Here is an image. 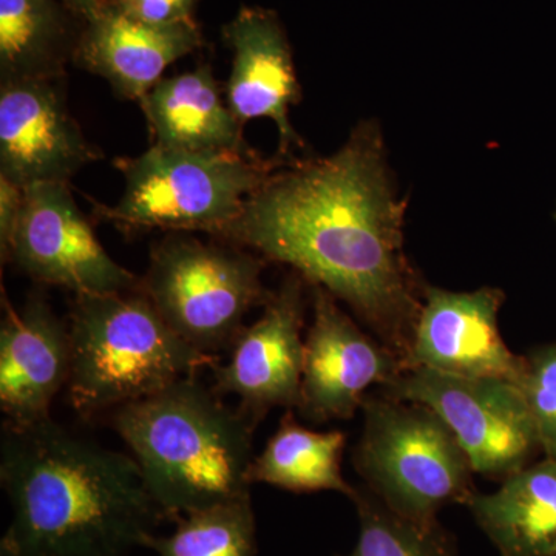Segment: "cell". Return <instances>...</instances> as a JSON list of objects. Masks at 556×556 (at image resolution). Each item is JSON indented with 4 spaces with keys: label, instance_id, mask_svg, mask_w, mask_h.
I'll return each instance as SVG.
<instances>
[{
    "label": "cell",
    "instance_id": "cell-1",
    "mask_svg": "<svg viewBox=\"0 0 556 556\" xmlns=\"http://www.w3.org/2000/svg\"><path fill=\"white\" fill-rule=\"evenodd\" d=\"M404 219L379 126L362 123L331 156L274 172L212 236L327 289L407 367L427 283L405 255Z\"/></svg>",
    "mask_w": 556,
    "mask_h": 556
},
{
    "label": "cell",
    "instance_id": "cell-2",
    "mask_svg": "<svg viewBox=\"0 0 556 556\" xmlns=\"http://www.w3.org/2000/svg\"><path fill=\"white\" fill-rule=\"evenodd\" d=\"M0 482L13 508L0 556H130L166 521L134 456L51 416L3 424Z\"/></svg>",
    "mask_w": 556,
    "mask_h": 556
},
{
    "label": "cell",
    "instance_id": "cell-3",
    "mask_svg": "<svg viewBox=\"0 0 556 556\" xmlns=\"http://www.w3.org/2000/svg\"><path fill=\"white\" fill-rule=\"evenodd\" d=\"M258 424L244 409L230 408L195 376L112 412V427L172 522L251 496L249 471Z\"/></svg>",
    "mask_w": 556,
    "mask_h": 556
},
{
    "label": "cell",
    "instance_id": "cell-4",
    "mask_svg": "<svg viewBox=\"0 0 556 556\" xmlns=\"http://www.w3.org/2000/svg\"><path fill=\"white\" fill-rule=\"evenodd\" d=\"M68 332V401L84 417L152 396L212 368L217 358L179 338L141 285L126 292L76 295Z\"/></svg>",
    "mask_w": 556,
    "mask_h": 556
},
{
    "label": "cell",
    "instance_id": "cell-5",
    "mask_svg": "<svg viewBox=\"0 0 556 556\" xmlns=\"http://www.w3.org/2000/svg\"><path fill=\"white\" fill-rule=\"evenodd\" d=\"M257 153L186 152L152 146L135 159H119L126 179L116 206L94 203L98 217L127 229L215 233L233 222L244 203L285 164Z\"/></svg>",
    "mask_w": 556,
    "mask_h": 556
},
{
    "label": "cell",
    "instance_id": "cell-6",
    "mask_svg": "<svg viewBox=\"0 0 556 556\" xmlns=\"http://www.w3.org/2000/svg\"><path fill=\"white\" fill-rule=\"evenodd\" d=\"M364 433L353 463L388 508L437 525L448 504L473 495V468L447 424L426 405L379 393L365 399Z\"/></svg>",
    "mask_w": 556,
    "mask_h": 556
},
{
    "label": "cell",
    "instance_id": "cell-7",
    "mask_svg": "<svg viewBox=\"0 0 556 556\" xmlns=\"http://www.w3.org/2000/svg\"><path fill=\"white\" fill-rule=\"evenodd\" d=\"M263 268L251 252L172 232L153 247L141 288L179 338L217 357L240 334L249 311L273 294L263 287Z\"/></svg>",
    "mask_w": 556,
    "mask_h": 556
},
{
    "label": "cell",
    "instance_id": "cell-8",
    "mask_svg": "<svg viewBox=\"0 0 556 556\" xmlns=\"http://www.w3.org/2000/svg\"><path fill=\"white\" fill-rule=\"evenodd\" d=\"M380 393L433 409L455 434L475 473L482 477L504 481L530 466L541 450L525 394L508 380L413 368Z\"/></svg>",
    "mask_w": 556,
    "mask_h": 556
},
{
    "label": "cell",
    "instance_id": "cell-9",
    "mask_svg": "<svg viewBox=\"0 0 556 556\" xmlns=\"http://www.w3.org/2000/svg\"><path fill=\"white\" fill-rule=\"evenodd\" d=\"M9 263L38 283L70 289L76 295L113 294L141 285L110 257L68 185L60 182L25 188Z\"/></svg>",
    "mask_w": 556,
    "mask_h": 556
},
{
    "label": "cell",
    "instance_id": "cell-10",
    "mask_svg": "<svg viewBox=\"0 0 556 556\" xmlns=\"http://www.w3.org/2000/svg\"><path fill=\"white\" fill-rule=\"evenodd\" d=\"M407 371L402 358L365 334L338 299L313 287V324L305 339L299 412L311 422L351 419L372 386L388 387Z\"/></svg>",
    "mask_w": 556,
    "mask_h": 556
},
{
    "label": "cell",
    "instance_id": "cell-11",
    "mask_svg": "<svg viewBox=\"0 0 556 556\" xmlns=\"http://www.w3.org/2000/svg\"><path fill=\"white\" fill-rule=\"evenodd\" d=\"M303 278L291 274L265 303L255 324L243 327L230 345L228 364L212 365L219 396L240 399V408L258 422L270 409L299 407L305 340Z\"/></svg>",
    "mask_w": 556,
    "mask_h": 556
},
{
    "label": "cell",
    "instance_id": "cell-12",
    "mask_svg": "<svg viewBox=\"0 0 556 556\" xmlns=\"http://www.w3.org/2000/svg\"><path fill=\"white\" fill-rule=\"evenodd\" d=\"M62 80L0 83V175L21 188L68 185L102 156L70 113Z\"/></svg>",
    "mask_w": 556,
    "mask_h": 556
},
{
    "label": "cell",
    "instance_id": "cell-13",
    "mask_svg": "<svg viewBox=\"0 0 556 556\" xmlns=\"http://www.w3.org/2000/svg\"><path fill=\"white\" fill-rule=\"evenodd\" d=\"M504 292L481 288L453 292L426 285L409 348L407 371L426 368L471 379L521 386L526 357L511 353L497 327Z\"/></svg>",
    "mask_w": 556,
    "mask_h": 556
},
{
    "label": "cell",
    "instance_id": "cell-14",
    "mask_svg": "<svg viewBox=\"0 0 556 556\" xmlns=\"http://www.w3.org/2000/svg\"><path fill=\"white\" fill-rule=\"evenodd\" d=\"M232 50V70L226 84V104L241 124L269 118L276 123L278 159L295 161L292 153L303 141L289 119V110L302 100L291 47L273 11L241 7L223 27Z\"/></svg>",
    "mask_w": 556,
    "mask_h": 556
},
{
    "label": "cell",
    "instance_id": "cell-15",
    "mask_svg": "<svg viewBox=\"0 0 556 556\" xmlns=\"http://www.w3.org/2000/svg\"><path fill=\"white\" fill-rule=\"evenodd\" d=\"M0 327V407L7 422H38L50 415L54 397L67 387L72 346L68 325L42 294L21 308L7 300Z\"/></svg>",
    "mask_w": 556,
    "mask_h": 556
},
{
    "label": "cell",
    "instance_id": "cell-16",
    "mask_svg": "<svg viewBox=\"0 0 556 556\" xmlns=\"http://www.w3.org/2000/svg\"><path fill=\"white\" fill-rule=\"evenodd\" d=\"M203 46L195 21L160 27L130 20L109 2L84 22L73 64L108 80L116 97L141 101L170 64Z\"/></svg>",
    "mask_w": 556,
    "mask_h": 556
},
{
    "label": "cell",
    "instance_id": "cell-17",
    "mask_svg": "<svg viewBox=\"0 0 556 556\" xmlns=\"http://www.w3.org/2000/svg\"><path fill=\"white\" fill-rule=\"evenodd\" d=\"M139 104L152 146L186 152L257 153L244 141L243 124L222 100L208 65L161 79Z\"/></svg>",
    "mask_w": 556,
    "mask_h": 556
},
{
    "label": "cell",
    "instance_id": "cell-18",
    "mask_svg": "<svg viewBox=\"0 0 556 556\" xmlns=\"http://www.w3.org/2000/svg\"><path fill=\"white\" fill-rule=\"evenodd\" d=\"M464 506L501 555L556 556V459L522 468L496 492H475Z\"/></svg>",
    "mask_w": 556,
    "mask_h": 556
},
{
    "label": "cell",
    "instance_id": "cell-19",
    "mask_svg": "<svg viewBox=\"0 0 556 556\" xmlns=\"http://www.w3.org/2000/svg\"><path fill=\"white\" fill-rule=\"evenodd\" d=\"M83 27L62 0H0V83L64 78Z\"/></svg>",
    "mask_w": 556,
    "mask_h": 556
},
{
    "label": "cell",
    "instance_id": "cell-20",
    "mask_svg": "<svg viewBox=\"0 0 556 556\" xmlns=\"http://www.w3.org/2000/svg\"><path fill=\"white\" fill-rule=\"evenodd\" d=\"M345 445L343 431L309 430L299 426L288 409L266 447L254 457L249 481L294 493L331 490L353 500L357 489L342 473Z\"/></svg>",
    "mask_w": 556,
    "mask_h": 556
},
{
    "label": "cell",
    "instance_id": "cell-21",
    "mask_svg": "<svg viewBox=\"0 0 556 556\" xmlns=\"http://www.w3.org/2000/svg\"><path fill=\"white\" fill-rule=\"evenodd\" d=\"M167 536L153 535L148 548L159 556H255L257 522L251 496L203 508L179 518Z\"/></svg>",
    "mask_w": 556,
    "mask_h": 556
},
{
    "label": "cell",
    "instance_id": "cell-22",
    "mask_svg": "<svg viewBox=\"0 0 556 556\" xmlns=\"http://www.w3.org/2000/svg\"><path fill=\"white\" fill-rule=\"evenodd\" d=\"M358 538L346 556H457L455 541L439 525L420 526L394 514L371 490L357 489Z\"/></svg>",
    "mask_w": 556,
    "mask_h": 556
},
{
    "label": "cell",
    "instance_id": "cell-23",
    "mask_svg": "<svg viewBox=\"0 0 556 556\" xmlns=\"http://www.w3.org/2000/svg\"><path fill=\"white\" fill-rule=\"evenodd\" d=\"M519 388L535 424L541 452L556 459V343L536 348L526 356Z\"/></svg>",
    "mask_w": 556,
    "mask_h": 556
},
{
    "label": "cell",
    "instance_id": "cell-24",
    "mask_svg": "<svg viewBox=\"0 0 556 556\" xmlns=\"http://www.w3.org/2000/svg\"><path fill=\"white\" fill-rule=\"evenodd\" d=\"M197 3L199 0H110V7L124 16L160 27L195 21Z\"/></svg>",
    "mask_w": 556,
    "mask_h": 556
},
{
    "label": "cell",
    "instance_id": "cell-25",
    "mask_svg": "<svg viewBox=\"0 0 556 556\" xmlns=\"http://www.w3.org/2000/svg\"><path fill=\"white\" fill-rule=\"evenodd\" d=\"M25 189L0 175V255L9 263L11 244L24 211Z\"/></svg>",
    "mask_w": 556,
    "mask_h": 556
},
{
    "label": "cell",
    "instance_id": "cell-26",
    "mask_svg": "<svg viewBox=\"0 0 556 556\" xmlns=\"http://www.w3.org/2000/svg\"><path fill=\"white\" fill-rule=\"evenodd\" d=\"M70 11L83 22H89L100 16L108 9L110 0H62Z\"/></svg>",
    "mask_w": 556,
    "mask_h": 556
},
{
    "label": "cell",
    "instance_id": "cell-27",
    "mask_svg": "<svg viewBox=\"0 0 556 556\" xmlns=\"http://www.w3.org/2000/svg\"><path fill=\"white\" fill-rule=\"evenodd\" d=\"M555 218H556V212H555Z\"/></svg>",
    "mask_w": 556,
    "mask_h": 556
}]
</instances>
